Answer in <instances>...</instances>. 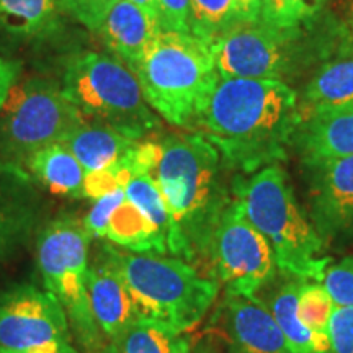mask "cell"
I'll list each match as a JSON object with an SVG mask.
<instances>
[{
  "instance_id": "14",
  "label": "cell",
  "mask_w": 353,
  "mask_h": 353,
  "mask_svg": "<svg viewBox=\"0 0 353 353\" xmlns=\"http://www.w3.org/2000/svg\"><path fill=\"white\" fill-rule=\"evenodd\" d=\"M88 298L95 324L105 341L144 319L123 278L100 252L88 267Z\"/></svg>"
},
{
  "instance_id": "16",
  "label": "cell",
  "mask_w": 353,
  "mask_h": 353,
  "mask_svg": "<svg viewBox=\"0 0 353 353\" xmlns=\"http://www.w3.org/2000/svg\"><path fill=\"white\" fill-rule=\"evenodd\" d=\"M99 32L108 50L134 70L161 34V28L156 19L130 0H118Z\"/></svg>"
},
{
  "instance_id": "11",
  "label": "cell",
  "mask_w": 353,
  "mask_h": 353,
  "mask_svg": "<svg viewBox=\"0 0 353 353\" xmlns=\"http://www.w3.org/2000/svg\"><path fill=\"white\" fill-rule=\"evenodd\" d=\"M298 37L262 19L234 25L210 43L216 74L221 79L281 81L290 68L291 43Z\"/></svg>"
},
{
  "instance_id": "18",
  "label": "cell",
  "mask_w": 353,
  "mask_h": 353,
  "mask_svg": "<svg viewBox=\"0 0 353 353\" xmlns=\"http://www.w3.org/2000/svg\"><path fill=\"white\" fill-rule=\"evenodd\" d=\"M136 143L139 141L105 123L83 121L61 144L76 156L88 174L107 169Z\"/></svg>"
},
{
  "instance_id": "22",
  "label": "cell",
  "mask_w": 353,
  "mask_h": 353,
  "mask_svg": "<svg viewBox=\"0 0 353 353\" xmlns=\"http://www.w3.org/2000/svg\"><path fill=\"white\" fill-rule=\"evenodd\" d=\"M105 239L123 247L128 252L167 255V239L149 221L143 211L136 208L130 200L121 203L110 219Z\"/></svg>"
},
{
  "instance_id": "20",
  "label": "cell",
  "mask_w": 353,
  "mask_h": 353,
  "mask_svg": "<svg viewBox=\"0 0 353 353\" xmlns=\"http://www.w3.org/2000/svg\"><path fill=\"white\" fill-rule=\"evenodd\" d=\"M301 280L290 276L268 304L278 327L283 332L290 350L293 353H329V335H319L309 330L298 316V290Z\"/></svg>"
},
{
  "instance_id": "6",
  "label": "cell",
  "mask_w": 353,
  "mask_h": 353,
  "mask_svg": "<svg viewBox=\"0 0 353 353\" xmlns=\"http://www.w3.org/2000/svg\"><path fill=\"white\" fill-rule=\"evenodd\" d=\"M63 92L87 121L105 123L141 141L159 125L134 70L117 56L81 52L64 70Z\"/></svg>"
},
{
  "instance_id": "10",
  "label": "cell",
  "mask_w": 353,
  "mask_h": 353,
  "mask_svg": "<svg viewBox=\"0 0 353 353\" xmlns=\"http://www.w3.org/2000/svg\"><path fill=\"white\" fill-rule=\"evenodd\" d=\"M64 307L46 288L25 285L0 296V348L12 353H77Z\"/></svg>"
},
{
  "instance_id": "17",
  "label": "cell",
  "mask_w": 353,
  "mask_h": 353,
  "mask_svg": "<svg viewBox=\"0 0 353 353\" xmlns=\"http://www.w3.org/2000/svg\"><path fill=\"white\" fill-rule=\"evenodd\" d=\"M353 107V46L322 64L304 90V114Z\"/></svg>"
},
{
  "instance_id": "5",
  "label": "cell",
  "mask_w": 353,
  "mask_h": 353,
  "mask_svg": "<svg viewBox=\"0 0 353 353\" xmlns=\"http://www.w3.org/2000/svg\"><path fill=\"white\" fill-rule=\"evenodd\" d=\"M134 74L149 107L175 126L195 121L218 79L210 43L192 33L161 32Z\"/></svg>"
},
{
  "instance_id": "32",
  "label": "cell",
  "mask_w": 353,
  "mask_h": 353,
  "mask_svg": "<svg viewBox=\"0 0 353 353\" xmlns=\"http://www.w3.org/2000/svg\"><path fill=\"white\" fill-rule=\"evenodd\" d=\"M157 23L164 33H190V0H157Z\"/></svg>"
},
{
  "instance_id": "27",
  "label": "cell",
  "mask_w": 353,
  "mask_h": 353,
  "mask_svg": "<svg viewBox=\"0 0 353 353\" xmlns=\"http://www.w3.org/2000/svg\"><path fill=\"white\" fill-rule=\"evenodd\" d=\"M325 0H263L260 19L285 32L301 33V26L307 25Z\"/></svg>"
},
{
  "instance_id": "1",
  "label": "cell",
  "mask_w": 353,
  "mask_h": 353,
  "mask_svg": "<svg viewBox=\"0 0 353 353\" xmlns=\"http://www.w3.org/2000/svg\"><path fill=\"white\" fill-rule=\"evenodd\" d=\"M195 121L224 165L255 174L288 157L301 108L283 81L218 77Z\"/></svg>"
},
{
  "instance_id": "4",
  "label": "cell",
  "mask_w": 353,
  "mask_h": 353,
  "mask_svg": "<svg viewBox=\"0 0 353 353\" xmlns=\"http://www.w3.org/2000/svg\"><path fill=\"white\" fill-rule=\"evenodd\" d=\"M99 252L123 278L141 316L176 332L200 324L218 298V280L201 276L187 260L123 252L112 245H101Z\"/></svg>"
},
{
  "instance_id": "7",
  "label": "cell",
  "mask_w": 353,
  "mask_h": 353,
  "mask_svg": "<svg viewBox=\"0 0 353 353\" xmlns=\"http://www.w3.org/2000/svg\"><path fill=\"white\" fill-rule=\"evenodd\" d=\"M92 236L83 221L63 216L43 229L38 239V268L44 288L64 307L74 339L88 352L101 350L88 298V247Z\"/></svg>"
},
{
  "instance_id": "25",
  "label": "cell",
  "mask_w": 353,
  "mask_h": 353,
  "mask_svg": "<svg viewBox=\"0 0 353 353\" xmlns=\"http://www.w3.org/2000/svg\"><path fill=\"white\" fill-rule=\"evenodd\" d=\"M125 195L126 200H130L136 208L143 211L154 226L164 234L165 239H169L172 219L152 172L132 176L125 185Z\"/></svg>"
},
{
  "instance_id": "34",
  "label": "cell",
  "mask_w": 353,
  "mask_h": 353,
  "mask_svg": "<svg viewBox=\"0 0 353 353\" xmlns=\"http://www.w3.org/2000/svg\"><path fill=\"white\" fill-rule=\"evenodd\" d=\"M10 236H12V228H10V223H8L7 216L3 214V211L0 210V254L3 252V250L8 249V241H10Z\"/></svg>"
},
{
  "instance_id": "36",
  "label": "cell",
  "mask_w": 353,
  "mask_h": 353,
  "mask_svg": "<svg viewBox=\"0 0 353 353\" xmlns=\"http://www.w3.org/2000/svg\"><path fill=\"white\" fill-rule=\"evenodd\" d=\"M0 353H12V352H7V350H2V348H0Z\"/></svg>"
},
{
  "instance_id": "29",
  "label": "cell",
  "mask_w": 353,
  "mask_h": 353,
  "mask_svg": "<svg viewBox=\"0 0 353 353\" xmlns=\"http://www.w3.org/2000/svg\"><path fill=\"white\" fill-rule=\"evenodd\" d=\"M117 2L118 0H59V7L88 30L99 32Z\"/></svg>"
},
{
  "instance_id": "15",
  "label": "cell",
  "mask_w": 353,
  "mask_h": 353,
  "mask_svg": "<svg viewBox=\"0 0 353 353\" xmlns=\"http://www.w3.org/2000/svg\"><path fill=\"white\" fill-rule=\"evenodd\" d=\"M293 145L303 165L353 154V107L301 117Z\"/></svg>"
},
{
  "instance_id": "24",
  "label": "cell",
  "mask_w": 353,
  "mask_h": 353,
  "mask_svg": "<svg viewBox=\"0 0 353 353\" xmlns=\"http://www.w3.org/2000/svg\"><path fill=\"white\" fill-rule=\"evenodd\" d=\"M59 0H0V28L15 37H39L59 19Z\"/></svg>"
},
{
  "instance_id": "2",
  "label": "cell",
  "mask_w": 353,
  "mask_h": 353,
  "mask_svg": "<svg viewBox=\"0 0 353 353\" xmlns=\"http://www.w3.org/2000/svg\"><path fill=\"white\" fill-rule=\"evenodd\" d=\"M159 149L154 176L172 219L169 254L210 260L216 224L232 198L221 176L223 157L201 132L167 136Z\"/></svg>"
},
{
  "instance_id": "26",
  "label": "cell",
  "mask_w": 353,
  "mask_h": 353,
  "mask_svg": "<svg viewBox=\"0 0 353 353\" xmlns=\"http://www.w3.org/2000/svg\"><path fill=\"white\" fill-rule=\"evenodd\" d=\"M335 303L321 281L301 280L298 290V316L309 330L329 335V324Z\"/></svg>"
},
{
  "instance_id": "23",
  "label": "cell",
  "mask_w": 353,
  "mask_h": 353,
  "mask_svg": "<svg viewBox=\"0 0 353 353\" xmlns=\"http://www.w3.org/2000/svg\"><path fill=\"white\" fill-rule=\"evenodd\" d=\"M101 353H190V342L169 325L141 319L107 341Z\"/></svg>"
},
{
  "instance_id": "37",
  "label": "cell",
  "mask_w": 353,
  "mask_h": 353,
  "mask_svg": "<svg viewBox=\"0 0 353 353\" xmlns=\"http://www.w3.org/2000/svg\"><path fill=\"white\" fill-rule=\"evenodd\" d=\"M352 38H353V20H352Z\"/></svg>"
},
{
  "instance_id": "9",
  "label": "cell",
  "mask_w": 353,
  "mask_h": 353,
  "mask_svg": "<svg viewBox=\"0 0 353 353\" xmlns=\"http://www.w3.org/2000/svg\"><path fill=\"white\" fill-rule=\"evenodd\" d=\"M210 262L226 293L257 296V291L276 275L270 244L247 218L244 203L234 193L216 224Z\"/></svg>"
},
{
  "instance_id": "3",
  "label": "cell",
  "mask_w": 353,
  "mask_h": 353,
  "mask_svg": "<svg viewBox=\"0 0 353 353\" xmlns=\"http://www.w3.org/2000/svg\"><path fill=\"white\" fill-rule=\"evenodd\" d=\"M244 203L247 218L259 229L275 254L276 267L299 280L322 281L330 259L322 254L324 239L298 205L293 188L280 164L255 172L234 185Z\"/></svg>"
},
{
  "instance_id": "35",
  "label": "cell",
  "mask_w": 353,
  "mask_h": 353,
  "mask_svg": "<svg viewBox=\"0 0 353 353\" xmlns=\"http://www.w3.org/2000/svg\"><path fill=\"white\" fill-rule=\"evenodd\" d=\"M130 2L138 6L141 10H144L149 17L157 20V0H130Z\"/></svg>"
},
{
  "instance_id": "30",
  "label": "cell",
  "mask_w": 353,
  "mask_h": 353,
  "mask_svg": "<svg viewBox=\"0 0 353 353\" xmlns=\"http://www.w3.org/2000/svg\"><path fill=\"white\" fill-rule=\"evenodd\" d=\"M125 198V188H117L113 192L107 193V195L100 196L99 200H95L94 206H92L85 218H83V226H85L92 237L105 239L110 219H112L114 211L120 208Z\"/></svg>"
},
{
  "instance_id": "13",
  "label": "cell",
  "mask_w": 353,
  "mask_h": 353,
  "mask_svg": "<svg viewBox=\"0 0 353 353\" xmlns=\"http://www.w3.org/2000/svg\"><path fill=\"white\" fill-rule=\"evenodd\" d=\"M224 321L234 353H293L270 309L257 296L226 293Z\"/></svg>"
},
{
  "instance_id": "19",
  "label": "cell",
  "mask_w": 353,
  "mask_h": 353,
  "mask_svg": "<svg viewBox=\"0 0 353 353\" xmlns=\"http://www.w3.org/2000/svg\"><path fill=\"white\" fill-rule=\"evenodd\" d=\"M28 169L51 193L61 196L85 198L83 183L87 172L64 144H50L26 159Z\"/></svg>"
},
{
  "instance_id": "28",
  "label": "cell",
  "mask_w": 353,
  "mask_h": 353,
  "mask_svg": "<svg viewBox=\"0 0 353 353\" xmlns=\"http://www.w3.org/2000/svg\"><path fill=\"white\" fill-rule=\"evenodd\" d=\"M322 283L337 306L353 307V255L330 263Z\"/></svg>"
},
{
  "instance_id": "38",
  "label": "cell",
  "mask_w": 353,
  "mask_h": 353,
  "mask_svg": "<svg viewBox=\"0 0 353 353\" xmlns=\"http://www.w3.org/2000/svg\"><path fill=\"white\" fill-rule=\"evenodd\" d=\"M257 2L260 3V6H262V3H263V0H257Z\"/></svg>"
},
{
  "instance_id": "33",
  "label": "cell",
  "mask_w": 353,
  "mask_h": 353,
  "mask_svg": "<svg viewBox=\"0 0 353 353\" xmlns=\"http://www.w3.org/2000/svg\"><path fill=\"white\" fill-rule=\"evenodd\" d=\"M20 64L15 61L0 57V112H2L3 103H6L12 87L19 82Z\"/></svg>"
},
{
  "instance_id": "8",
  "label": "cell",
  "mask_w": 353,
  "mask_h": 353,
  "mask_svg": "<svg viewBox=\"0 0 353 353\" xmlns=\"http://www.w3.org/2000/svg\"><path fill=\"white\" fill-rule=\"evenodd\" d=\"M83 121V114L56 82H17L0 112V144L8 156L26 161L38 149L63 143Z\"/></svg>"
},
{
  "instance_id": "21",
  "label": "cell",
  "mask_w": 353,
  "mask_h": 353,
  "mask_svg": "<svg viewBox=\"0 0 353 353\" xmlns=\"http://www.w3.org/2000/svg\"><path fill=\"white\" fill-rule=\"evenodd\" d=\"M257 0H190V33L211 43L234 25L259 20Z\"/></svg>"
},
{
  "instance_id": "31",
  "label": "cell",
  "mask_w": 353,
  "mask_h": 353,
  "mask_svg": "<svg viewBox=\"0 0 353 353\" xmlns=\"http://www.w3.org/2000/svg\"><path fill=\"white\" fill-rule=\"evenodd\" d=\"M329 353H353V307L335 304L329 324Z\"/></svg>"
},
{
  "instance_id": "12",
  "label": "cell",
  "mask_w": 353,
  "mask_h": 353,
  "mask_svg": "<svg viewBox=\"0 0 353 353\" xmlns=\"http://www.w3.org/2000/svg\"><path fill=\"white\" fill-rule=\"evenodd\" d=\"M309 219L324 242L353 237V154L304 165Z\"/></svg>"
}]
</instances>
